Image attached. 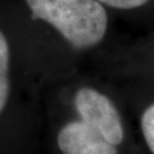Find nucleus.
<instances>
[{
  "label": "nucleus",
  "mask_w": 154,
  "mask_h": 154,
  "mask_svg": "<svg viewBox=\"0 0 154 154\" xmlns=\"http://www.w3.org/2000/svg\"><path fill=\"white\" fill-rule=\"evenodd\" d=\"M141 130L149 149L154 154V103L145 109L141 117Z\"/></svg>",
  "instance_id": "obj_5"
},
{
  "label": "nucleus",
  "mask_w": 154,
  "mask_h": 154,
  "mask_svg": "<svg viewBox=\"0 0 154 154\" xmlns=\"http://www.w3.org/2000/svg\"><path fill=\"white\" fill-rule=\"evenodd\" d=\"M9 45L5 35L0 31V114L3 113L4 108L8 102L9 96Z\"/></svg>",
  "instance_id": "obj_4"
},
{
  "label": "nucleus",
  "mask_w": 154,
  "mask_h": 154,
  "mask_svg": "<svg viewBox=\"0 0 154 154\" xmlns=\"http://www.w3.org/2000/svg\"><path fill=\"white\" fill-rule=\"evenodd\" d=\"M75 108L81 119L98 130L104 140L116 146L122 143V122L108 96L95 89L81 88L75 95Z\"/></svg>",
  "instance_id": "obj_2"
},
{
  "label": "nucleus",
  "mask_w": 154,
  "mask_h": 154,
  "mask_svg": "<svg viewBox=\"0 0 154 154\" xmlns=\"http://www.w3.org/2000/svg\"><path fill=\"white\" fill-rule=\"evenodd\" d=\"M57 141L63 154H118L116 145L104 140L98 130L82 119L62 127Z\"/></svg>",
  "instance_id": "obj_3"
},
{
  "label": "nucleus",
  "mask_w": 154,
  "mask_h": 154,
  "mask_svg": "<svg viewBox=\"0 0 154 154\" xmlns=\"http://www.w3.org/2000/svg\"><path fill=\"white\" fill-rule=\"evenodd\" d=\"M96 2L116 9H135L143 7L149 0H96Z\"/></svg>",
  "instance_id": "obj_6"
},
{
  "label": "nucleus",
  "mask_w": 154,
  "mask_h": 154,
  "mask_svg": "<svg viewBox=\"0 0 154 154\" xmlns=\"http://www.w3.org/2000/svg\"><path fill=\"white\" fill-rule=\"evenodd\" d=\"M33 19L49 23L72 46L85 49L105 36L108 16L96 0H26Z\"/></svg>",
  "instance_id": "obj_1"
}]
</instances>
